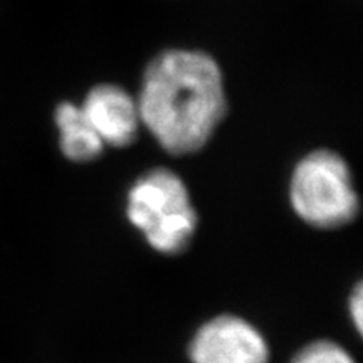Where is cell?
Masks as SVG:
<instances>
[{"mask_svg":"<svg viewBox=\"0 0 363 363\" xmlns=\"http://www.w3.org/2000/svg\"><path fill=\"white\" fill-rule=\"evenodd\" d=\"M136 103L142 125L172 155L202 150L227 113L217 62L203 52L180 49L150 62Z\"/></svg>","mask_w":363,"mask_h":363,"instance_id":"obj_1","label":"cell"},{"mask_svg":"<svg viewBox=\"0 0 363 363\" xmlns=\"http://www.w3.org/2000/svg\"><path fill=\"white\" fill-rule=\"evenodd\" d=\"M126 216L150 246L163 254L185 251L197 230V212L187 185L169 169L150 170L135 182Z\"/></svg>","mask_w":363,"mask_h":363,"instance_id":"obj_2","label":"cell"},{"mask_svg":"<svg viewBox=\"0 0 363 363\" xmlns=\"http://www.w3.org/2000/svg\"><path fill=\"white\" fill-rule=\"evenodd\" d=\"M294 212L316 229H340L358 216V195L347 162L331 150H315L298 163L289 184Z\"/></svg>","mask_w":363,"mask_h":363,"instance_id":"obj_3","label":"cell"},{"mask_svg":"<svg viewBox=\"0 0 363 363\" xmlns=\"http://www.w3.org/2000/svg\"><path fill=\"white\" fill-rule=\"evenodd\" d=\"M192 363H269V347L249 321L222 315L199 328L189 348Z\"/></svg>","mask_w":363,"mask_h":363,"instance_id":"obj_4","label":"cell"},{"mask_svg":"<svg viewBox=\"0 0 363 363\" xmlns=\"http://www.w3.org/2000/svg\"><path fill=\"white\" fill-rule=\"evenodd\" d=\"M81 110L104 145L125 148L138 136L142 125L138 103L120 86L99 84L93 88Z\"/></svg>","mask_w":363,"mask_h":363,"instance_id":"obj_5","label":"cell"},{"mask_svg":"<svg viewBox=\"0 0 363 363\" xmlns=\"http://www.w3.org/2000/svg\"><path fill=\"white\" fill-rule=\"evenodd\" d=\"M59 143L66 158L71 162H93L101 155L106 145L94 131L81 106L72 103L59 104L56 110Z\"/></svg>","mask_w":363,"mask_h":363,"instance_id":"obj_6","label":"cell"},{"mask_svg":"<svg viewBox=\"0 0 363 363\" xmlns=\"http://www.w3.org/2000/svg\"><path fill=\"white\" fill-rule=\"evenodd\" d=\"M291 363H355V360L340 345L320 340L299 350Z\"/></svg>","mask_w":363,"mask_h":363,"instance_id":"obj_7","label":"cell"},{"mask_svg":"<svg viewBox=\"0 0 363 363\" xmlns=\"http://www.w3.org/2000/svg\"><path fill=\"white\" fill-rule=\"evenodd\" d=\"M350 315L353 320V325L357 326L358 331H362L363 323V293H362V284H358L350 298Z\"/></svg>","mask_w":363,"mask_h":363,"instance_id":"obj_8","label":"cell"}]
</instances>
